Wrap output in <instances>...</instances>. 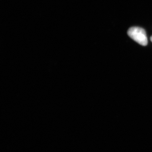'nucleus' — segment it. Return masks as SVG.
Here are the masks:
<instances>
[{"mask_svg": "<svg viewBox=\"0 0 152 152\" xmlns=\"http://www.w3.org/2000/svg\"><path fill=\"white\" fill-rule=\"evenodd\" d=\"M151 42H152V37H151Z\"/></svg>", "mask_w": 152, "mask_h": 152, "instance_id": "obj_2", "label": "nucleus"}, {"mask_svg": "<svg viewBox=\"0 0 152 152\" xmlns=\"http://www.w3.org/2000/svg\"><path fill=\"white\" fill-rule=\"evenodd\" d=\"M128 35L137 43L145 46L148 43V38L145 30L139 27H133L129 29Z\"/></svg>", "mask_w": 152, "mask_h": 152, "instance_id": "obj_1", "label": "nucleus"}]
</instances>
